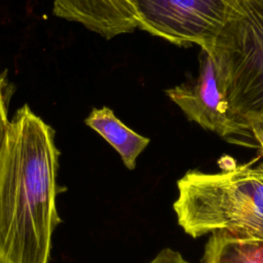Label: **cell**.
Wrapping results in <instances>:
<instances>
[{
  "label": "cell",
  "mask_w": 263,
  "mask_h": 263,
  "mask_svg": "<svg viewBox=\"0 0 263 263\" xmlns=\"http://www.w3.org/2000/svg\"><path fill=\"white\" fill-rule=\"evenodd\" d=\"M59 155L51 126L20 108L0 156V263H48Z\"/></svg>",
  "instance_id": "6da1fadb"
},
{
  "label": "cell",
  "mask_w": 263,
  "mask_h": 263,
  "mask_svg": "<svg viewBox=\"0 0 263 263\" xmlns=\"http://www.w3.org/2000/svg\"><path fill=\"white\" fill-rule=\"evenodd\" d=\"M173 204L179 225L193 238L213 232L263 238V162L219 173L187 172Z\"/></svg>",
  "instance_id": "7a4b0ae2"
},
{
  "label": "cell",
  "mask_w": 263,
  "mask_h": 263,
  "mask_svg": "<svg viewBox=\"0 0 263 263\" xmlns=\"http://www.w3.org/2000/svg\"><path fill=\"white\" fill-rule=\"evenodd\" d=\"M209 53L231 112L247 124L263 116V0H238Z\"/></svg>",
  "instance_id": "3957f363"
},
{
  "label": "cell",
  "mask_w": 263,
  "mask_h": 263,
  "mask_svg": "<svg viewBox=\"0 0 263 263\" xmlns=\"http://www.w3.org/2000/svg\"><path fill=\"white\" fill-rule=\"evenodd\" d=\"M238 0H130L139 29L177 45L210 51Z\"/></svg>",
  "instance_id": "277c9868"
},
{
  "label": "cell",
  "mask_w": 263,
  "mask_h": 263,
  "mask_svg": "<svg viewBox=\"0 0 263 263\" xmlns=\"http://www.w3.org/2000/svg\"><path fill=\"white\" fill-rule=\"evenodd\" d=\"M165 93L189 120L220 137L243 136L251 132L249 125L231 112L221 93L215 65L208 51L201 50L197 77L166 89Z\"/></svg>",
  "instance_id": "5b68a950"
},
{
  "label": "cell",
  "mask_w": 263,
  "mask_h": 263,
  "mask_svg": "<svg viewBox=\"0 0 263 263\" xmlns=\"http://www.w3.org/2000/svg\"><path fill=\"white\" fill-rule=\"evenodd\" d=\"M53 14L79 23L106 39L139 27L130 0H53Z\"/></svg>",
  "instance_id": "8992f818"
},
{
  "label": "cell",
  "mask_w": 263,
  "mask_h": 263,
  "mask_svg": "<svg viewBox=\"0 0 263 263\" xmlns=\"http://www.w3.org/2000/svg\"><path fill=\"white\" fill-rule=\"evenodd\" d=\"M84 123L103 137L120 155L128 170L136 167L138 156L146 149L150 139L137 134L123 124L108 107L93 108Z\"/></svg>",
  "instance_id": "52a82bcc"
},
{
  "label": "cell",
  "mask_w": 263,
  "mask_h": 263,
  "mask_svg": "<svg viewBox=\"0 0 263 263\" xmlns=\"http://www.w3.org/2000/svg\"><path fill=\"white\" fill-rule=\"evenodd\" d=\"M202 263H263V238L213 232L205 243Z\"/></svg>",
  "instance_id": "ba28073f"
},
{
  "label": "cell",
  "mask_w": 263,
  "mask_h": 263,
  "mask_svg": "<svg viewBox=\"0 0 263 263\" xmlns=\"http://www.w3.org/2000/svg\"><path fill=\"white\" fill-rule=\"evenodd\" d=\"M9 126H10V120L7 116V109L6 104L3 96V87L2 82L0 78V156L2 154V151L4 149L8 133H9Z\"/></svg>",
  "instance_id": "9c48e42d"
},
{
  "label": "cell",
  "mask_w": 263,
  "mask_h": 263,
  "mask_svg": "<svg viewBox=\"0 0 263 263\" xmlns=\"http://www.w3.org/2000/svg\"><path fill=\"white\" fill-rule=\"evenodd\" d=\"M148 263H190L183 258V256L172 249L165 248L158 255Z\"/></svg>",
  "instance_id": "30bf717a"
},
{
  "label": "cell",
  "mask_w": 263,
  "mask_h": 263,
  "mask_svg": "<svg viewBox=\"0 0 263 263\" xmlns=\"http://www.w3.org/2000/svg\"><path fill=\"white\" fill-rule=\"evenodd\" d=\"M248 124L253 137L258 141L263 151V116L252 118L248 121Z\"/></svg>",
  "instance_id": "8fae6325"
}]
</instances>
